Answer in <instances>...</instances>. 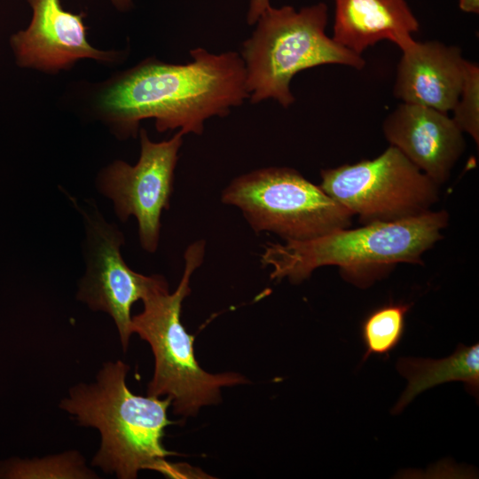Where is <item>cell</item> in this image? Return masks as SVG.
<instances>
[{
    "label": "cell",
    "mask_w": 479,
    "mask_h": 479,
    "mask_svg": "<svg viewBox=\"0 0 479 479\" xmlns=\"http://www.w3.org/2000/svg\"><path fill=\"white\" fill-rule=\"evenodd\" d=\"M190 56L186 64L144 60L102 92L100 109L118 134L135 137L139 122L152 118L159 132L200 135L206 120L225 117L249 98L239 53L198 47Z\"/></svg>",
    "instance_id": "1"
},
{
    "label": "cell",
    "mask_w": 479,
    "mask_h": 479,
    "mask_svg": "<svg viewBox=\"0 0 479 479\" xmlns=\"http://www.w3.org/2000/svg\"><path fill=\"white\" fill-rule=\"evenodd\" d=\"M445 210L392 222L343 228L307 240L268 243L261 255L263 266L271 268V279L298 284L322 266L335 265L343 279L360 287L370 286L399 263H422L447 227Z\"/></svg>",
    "instance_id": "2"
},
{
    "label": "cell",
    "mask_w": 479,
    "mask_h": 479,
    "mask_svg": "<svg viewBox=\"0 0 479 479\" xmlns=\"http://www.w3.org/2000/svg\"><path fill=\"white\" fill-rule=\"evenodd\" d=\"M129 369L121 360L105 363L96 382L75 386L59 406L80 425L99 431L101 444L92 466L121 479H134L141 469L180 475L182 468L165 459L177 453L162 444L164 428L175 423L167 416L171 399L133 394L125 381Z\"/></svg>",
    "instance_id": "3"
},
{
    "label": "cell",
    "mask_w": 479,
    "mask_h": 479,
    "mask_svg": "<svg viewBox=\"0 0 479 479\" xmlns=\"http://www.w3.org/2000/svg\"><path fill=\"white\" fill-rule=\"evenodd\" d=\"M205 241L196 240L185 252V270L173 293L163 276L157 275L142 298L144 310L131 318L132 333L146 341L154 356V373L147 387V396H167L173 412L195 415L204 405L220 401V389L246 383L233 373L211 374L204 371L195 358L194 336L181 323L183 301L191 293L193 271L204 260Z\"/></svg>",
    "instance_id": "4"
},
{
    "label": "cell",
    "mask_w": 479,
    "mask_h": 479,
    "mask_svg": "<svg viewBox=\"0 0 479 479\" xmlns=\"http://www.w3.org/2000/svg\"><path fill=\"white\" fill-rule=\"evenodd\" d=\"M327 20L324 3L299 11L269 4L262 12L240 55L250 103L273 98L287 108L294 101L290 82L300 71L326 64L365 67L360 55L326 35Z\"/></svg>",
    "instance_id": "5"
},
{
    "label": "cell",
    "mask_w": 479,
    "mask_h": 479,
    "mask_svg": "<svg viewBox=\"0 0 479 479\" xmlns=\"http://www.w3.org/2000/svg\"><path fill=\"white\" fill-rule=\"evenodd\" d=\"M222 202L240 208L256 232H269L284 241L307 240L349 228L353 215L297 170L269 167L234 178Z\"/></svg>",
    "instance_id": "6"
},
{
    "label": "cell",
    "mask_w": 479,
    "mask_h": 479,
    "mask_svg": "<svg viewBox=\"0 0 479 479\" xmlns=\"http://www.w3.org/2000/svg\"><path fill=\"white\" fill-rule=\"evenodd\" d=\"M320 176L324 192L362 224L416 216L439 200V185L393 145L375 159L322 169Z\"/></svg>",
    "instance_id": "7"
},
{
    "label": "cell",
    "mask_w": 479,
    "mask_h": 479,
    "mask_svg": "<svg viewBox=\"0 0 479 479\" xmlns=\"http://www.w3.org/2000/svg\"><path fill=\"white\" fill-rule=\"evenodd\" d=\"M184 135L178 130L168 140L153 142L142 129L137 162L131 166L115 161L101 176L102 192L113 200L122 221L136 217L140 244L150 253L158 247L162 210L169 208Z\"/></svg>",
    "instance_id": "8"
},
{
    "label": "cell",
    "mask_w": 479,
    "mask_h": 479,
    "mask_svg": "<svg viewBox=\"0 0 479 479\" xmlns=\"http://www.w3.org/2000/svg\"><path fill=\"white\" fill-rule=\"evenodd\" d=\"M89 258L78 299L94 310L108 313L118 329L123 350L129 345L132 305L145 295L157 275L145 276L132 271L121 255L122 233L98 217H89Z\"/></svg>",
    "instance_id": "9"
},
{
    "label": "cell",
    "mask_w": 479,
    "mask_h": 479,
    "mask_svg": "<svg viewBox=\"0 0 479 479\" xmlns=\"http://www.w3.org/2000/svg\"><path fill=\"white\" fill-rule=\"evenodd\" d=\"M27 2L31 20L10 39L19 67L57 73L82 59L102 62L117 59V52L98 50L88 42L82 13L63 9L59 0Z\"/></svg>",
    "instance_id": "10"
},
{
    "label": "cell",
    "mask_w": 479,
    "mask_h": 479,
    "mask_svg": "<svg viewBox=\"0 0 479 479\" xmlns=\"http://www.w3.org/2000/svg\"><path fill=\"white\" fill-rule=\"evenodd\" d=\"M382 130L390 145L438 185L449 178L465 149L463 132L453 119L428 106L399 105Z\"/></svg>",
    "instance_id": "11"
},
{
    "label": "cell",
    "mask_w": 479,
    "mask_h": 479,
    "mask_svg": "<svg viewBox=\"0 0 479 479\" xmlns=\"http://www.w3.org/2000/svg\"><path fill=\"white\" fill-rule=\"evenodd\" d=\"M397 66L396 98L448 113L454 108L465 79L467 60L456 46L438 41H413Z\"/></svg>",
    "instance_id": "12"
},
{
    "label": "cell",
    "mask_w": 479,
    "mask_h": 479,
    "mask_svg": "<svg viewBox=\"0 0 479 479\" xmlns=\"http://www.w3.org/2000/svg\"><path fill=\"white\" fill-rule=\"evenodd\" d=\"M333 39L361 56L381 40L401 50L412 43L419 22L405 0H334Z\"/></svg>",
    "instance_id": "13"
},
{
    "label": "cell",
    "mask_w": 479,
    "mask_h": 479,
    "mask_svg": "<svg viewBox=\"0 0 479 479\" xmlns=\"http://www.w3.org/2000/svg\"><path fill=\"white\" fill-rule=\"evenodd\" d=\"M397 371L408 384L393 408V413L401 412L420 393L449 381H461L467 391L478 396L479 390V344H459L450 357L439 360L402 357Z\"/></svg>",
    "instance_id": "14"
},
{
    "label": "cell",
    "mask_w": 479,
    "mask_h": 479,
    "mask_svg": "<svg viewBox=\"0 0 479 479\" xmlns=\"http://www.w3.org/2000/svg\"><path fill=\"white\" fill-rule=\"evenodd\" d=\"M410 303L389 302L370 311L361 323L365 349L363 361L371 355L388 356L401 342Z\"/></svg>",
    "instance_id": "15"
},
{
    "label": "cell",
    "mask_w": 479,
    "mask_h": 479,
    "mask_svg": "<svg viewBox=\"0 0 479 479\" xmlns=\"http://www.w3.org/2000/svg\"><path fill=\"white\" fill-rule=\"evenodd\" d=\"M0 475L11 478H95V473L88 469L82 456L69 452L55 456L32 460H18L9 463Z\"/></svg>",
    "instance_id": "16"
},
{
    "label": "cell",
    "mask_w": 479,
    "mask_h": 479,
    "mask_svg": "<svg viewBox=\"0 0 479 479\" xmlns=\"http://www.w3.org/2000/svg\"><path fill=\"white\" fill-rule=\"evenodd\" d=\"M453 121L462 130L479 142V67L467 60L464 83L452 109Z\"/></svg>",
    "instance_id": "17"
},
{
    "label": "cell",
    "mask_w": 479,
    "mask_h": 479,
    "mask_svg": "<svg viewBox=\"0 0 479 479\" xmlns=\"http://www.w3.org/2000/svg\"><path fill=\"white\" fill-rule=\"evenodd\" d=\"M459 8L466 12L478 13L479 0H459Z\"/></svg>",
    "instance_id": "18"
},
{
    "label": "cell",
    "mask_w": 479,
    "mask_h": 479,
    "mask_svg": "<svg viewBox=\"0 0 479 479\" xmlns=\"http://www.w3.org/2000/svg\"><path fill=\"white\" fill-rule=\"evenodd\" d=\"M113 5L121 12H127L133 6V0H111Z\"/></svg>",
    "instance_id": "19"
}]
</instances>
